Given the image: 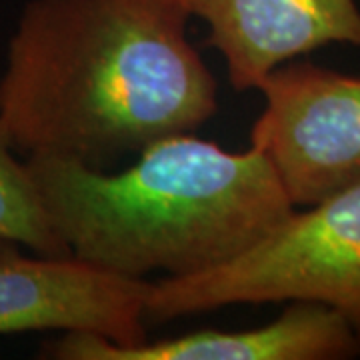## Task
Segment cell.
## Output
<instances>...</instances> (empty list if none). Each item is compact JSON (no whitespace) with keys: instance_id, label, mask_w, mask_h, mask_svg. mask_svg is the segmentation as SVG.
<instances>
[{"instance_id":"277c9868","label":"cell","mask_w":360,"mask_h":360,"mask_svg":"<svg viewBox=\"0 0 360 360\" xmlns=\"http://www.w3.org/2000/svg\"><path fill=\"white\" fill-rule=\"evenodd\" d=\"M258 90L266 106L250 146L269 158L295 206H312L360 182V77L284 63Z\"/></svg>"},{"instance_id":"3957f363","label":"cell","mask_w":360,"mask_h":360,"mask_svg":"<svg viewBox=\"0 0 360 360\" xmlns=\"http://www.w3.org/2000/svg\"><path fill=\"white\" fill-rule=\"evenodd\" d=\"M310 300L360 336V182L309 210H292L252 248L188 276L150 283L146 321L167 322L229 304Z\"/></svg>"},{"instance_id":"6da1fadb","label":"cell","mask_w":360,"mask_h":360,"mask_svg":"<svg viewBox=\"0 0 360 360\" xmlns=\"http://www.w3.org/2000/svg\"><path fill=\"white\" fill-rule=\"evenodd\" d=\"M182 0H30L0 77L13 148L103 170L219 110Z\"/></svg>"},{"instance_id":"8992f818","label":"cell","mask_w":360,"mask_h":360,"mask_svg":"<svg viewBox=\"0 0 360 360\" xmlns=\"http://www.w3.org/2000/svg\"><path fill=\"white\" fill-rule=\"evenodd\" d=\"M208 25L206 44L226 63L234 90L258 89L276 66L333 44L360 49L356 0H182Z\"/></svg>"},{"instance_id":"5b68a950","label":"cell","mask_w":360,"mask_h":360,"mask_svg":"<svg viewBox=\"0 0 360 360\" xmlns=\"http://www.w3.org/2000/svg\"><path fill=\"white\" fill-rule=\"evenodd\" d=\"M0 238V336L30 330L94 333L120 347L146 338L150 283L77 257H26Z\"/></svg>"},{"instance_id":"7a4b0ae2","label":"cell","mask_w":360,"mask_h":360,"mask_svg":"<svg viewBox=\"0 0 360 360\" xmlns=\"http://www.w3.org/2000/svg\"><path fill=\"white\" fill-rule=\"evenodd\" d=\"M26 167L70 255L130 278L220 266L296 208L257 146L229 153L191 132L142 148L122 172L49 155Z\"/></svg>"},{"instance_id":"52a82bcc","label":"cell","mask_w":360,"mask_h":360,"mask_svg":"<svg viewBox=\"0 0 360 360\" xmlns=\"http://www.w3.org/2000/svg\"><path fill=\"white\" fill-rule=\"evenodd\" d=\"M46 352L56 360H336L356 356L360 336L335 309L290 300L276 321L252 330H198L132 347L70 330L46 345Z\"/></svg>"},{"instance_id":"ba28073f","label":"cell","mask_w":360,"mask_h":360,"mask_svg":"<svg viewBox=\"0 0 360 360\" xmlns=\"http://www.w3.org/2000/svg\"><path fill=\"white\" fill-rule=\"evenodd\" d=\"M0 238L44 257H72L52 229L39 188L26 162L13 156L8 134L0 127Z\"/></svg>"}]
</instances>
